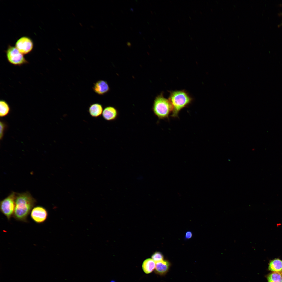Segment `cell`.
<instances>
[{
	"label": "cell",
	"instance_id": "obj_5",
	"mask_svg": "<svg viewBox=\"0 0 282 282\" xmlns=\"http://www.w3.org/2000/svg\"><path fill=\"white\" fill-rule=\"evenodd\" d=\"M5 53L8 61L13 65L20 66L28 63L25 58L24 55L20 52L15 47L9 45Z\"/></svg>",
	"mask_w": 282,
	"mask_h": 282
},
{
	"label": "cell",
	"instance_id": "obj_16",
	"mask_svg": "<svg viewBox=\"0 0 282 282\" xmlns=\"http://www.w3.org/2000/svg\"><path fill=\"white\" fill-rule=\"evenodd\" d=\"M0 127V139L1 140H2L7 128L8 125L5 121L2 120H1Z\"/></svg>",
	"mask_w": 282,
	"mask_h": 282
},
{
	"label": "cell",
	"instance_id": "obj_3",
	"mask_svg": "<svg viewBox=\"0 0 282 282\" xmlns=\"http://www.w3.org/2000/svg\"><path fill=\"white\" fill-rule=\"evenodd\" d=\"M152 110L159 119H168L169 115L172 113L173 108L168 99L165 98L163 92H161L155 98Z\"/></svg>",
	"mask_w": 282,
	"mask_h": 282
},
{
	"label": "cell",
	"instance_id": "obj_7",
	"mask_svg": "<svg viewBox=\"0 0 282 282\" xmlns=\"http://www.w3.org/2000/svg\"><path fill=\"white\" fill-rule=\"evenodd\" d=\"M15 45L19 51L24 55L31 52L34 46L32 40L26 36H23L20 38L16 42Z\"/></svg>",
	"mask_w": 282,
	"mask_h": 282
},
{
	"label": "cell",
	"instance_id": "obj_2",
	"mask_svg": "<svg viewBox=\"0 0 282 282\" xmlns=\"http://www.w3.org/2000/svg\"><path fill=\"white\" fill-rule=\"evenodd\" d=\"M168 99L173 108L171 116L174 118H178L180 111L189 105L193 100L192 98L184 90L170 92Z\"/></svg>",
	"mask_w": 282,
	"mask_h": 282
},
{
	"label": "cell",
	"instance_id": "obj_18",
	"mask_svg": "<svg viewBox=\"0 0 282 282\" xmlns=\"http://www.w3.org/2000/svg\"><path fill=\"white\" fill-rule=\"evenodd\" d=\"M192 237V233L190 231H188L186 233L185 238L186 239H189L191 238Z\"/></svg>",
	"mask_w": 282,
	"mask_h": 282
},
{
	"label": "cell",
	"instance_id": "obj_17",
	"mask_svg": "<svg viewBox=\"0 0 282 282\" xmlns=\"http://www.w3.org/2000/svg\"><path fill=\"white\" fill-rule=\"evenodd\" d=\"M151 258L155 262L163 260V255L159 252H156L154 253L152 255Z\"/></svg>",
	"mask_w": 282,
	"mask_h": 282
},
{
	"label": "cell",
	"instance_id": "obj_6",
	"mask_svg": "<svg viewBox=\"0 0 282 282\" xmlns=\"http://www.w3.org/2000/svg\"><path fill=\"white\" fill-rule=\"evenodd\" d=\"M30 217L32 220L37 224H41L46 220L48 213L46 209L41 206L34 207L30 213Z\"/></svg>",
	"mask_w": 282,
	"mask_h": 282
},
{
	"label": "cell",
	"instance_id": "obj_9",
	"mask_svg": "<svg viewBox=\"0 0 282 282\" xmlns=\"http://www.w3.org/2000/svg\"><path fill=\"white\" fill-rule=\"evenodd\" d=\"M93 89L96 94L103 95L108 92L110 88L107 82L103 80H99L94 84Z\"/></svg>",
	"mask_w": 282,
	"mask_h": 282
},
{
	"label": "cell",
	"instance_id": "obj_8",
	"mask_svg": "<svg viewBox=\"0 0 282 282\" xmlns=\"http://www.w3.org/2000/svg\"><path fill=\"white\" fill-rule=\"evenodd\" d=\"M119 115V112L115 107L109 106L105 107L103 110L102 116L103 118L108 121L116 120Z\"/></svg>",
	"mask_w": 282,
	"mask_h": 282
},
{
	"label": "cell",
	"instance_id": "obj_4",
	"mask_svg": "<svg viewBox=\"0 0 282 282\" xmlns=\"http://www.w3.org/2000/svg\"><path fill=\"white\" fill-rule=\"evenodd\" d=\"M16 192H12L0 202V210L8 221L13 216L15 208Z\"/></svg>",
	"mask_w": 282,
	"mask_h": 282
},
{
	"label": "cell",
	"instance_id": "obj_11",
	"mask_svg": "<svg viewBox=\"0 0 282 282\" xmlns=\"http://www.w3.org/2000/svg\"><path fill=\"white\" fill-rule=\"evenodd\" d=\"M103 110V106L101 104L96 103L90 105L88 111L91 116L96 118L102 115Z\"/></svg>",
	"mask_w": 282,
	"mask_h": 282
},
{
	"label": "cell",
	"instance_id": "obj_21",
	"mask_svg": "<svg viewBox=\"0 0 282 282\" xmlns=\"http://www.w3.org/2000/svg\"><path fill=\"white\" fill-rule=\"evenodd\" d=\"M281 25H282V23L281 24Z\"/></svg>",
	"mask_w": 282,
	"mask_h": 282
},
{
	"label": "cell",
	"instance_id": "obj_15",
	"mask_svg": "<svg viewBox=\"0 0 282 282\" xmlns=\"http://www.w3.org/2000/svg\"><path fill=\"white\" fill-rule=\"evenodd\" d=\"M268 282H282V272H272L267 276Z\"/></svg>",
	"mask_w": 282,
	"mask_h": 282
},
{
	"label": "cell",
	"instance_id": "obj_14",
	"mask_svg": "<svg viewBox=\"0 0 282 282\" xmlns=\"http://www.w3.org/2000/svg\"><path fill=\"white\" fill-rule=\"evenodd\" d=\"M10 111V108L8 104L4 100L0 101V116L5 117L8 115Z\"/></svg>",
	"mask_w": 282,
	"mask_h": 282
},
{
	"label": "cell",
	"instance_id": "obj_10",
	"mask_svg": "<svg viewBox=\"0 0 282 282\" xmlns=\"http://www.w3.org/2000/svg\"><path fill=\"white\" fill-rule=\"evenodd\" d=\"M155 272L160 275L166 274L168 271L170 266L169 262L166 260H163L155 262Z\"/></svg>",
	"mask_w": 282,
	"mask_h": 282
},
{
	"label": "cell",
	"instance_id": "obj_19",
	"mask_svg": "<svg viewBox=\"0 0 282 282\" xmlns=\"http://www.w3.org/2000/svg\"><path fill=\"white\" fill-rule=\"evenodd\" d=\"M126 43L128 46L130 47L131 46V44L130 42H126Z\"/></svg>",
	"mask_w": 282,
	"mask_h": 282
},
{
	"label": "cell",
	"instance_id": "obj_1",
	"mask_svg": "<svg viewBox=\"0 0 282 282\" xmlns=\"http://www.w3.org/2000/svg\"><path fill=\"white\" fill-rule=\"evenodd\" d=\"M36 203V199L29 192L16 193L13 217L17 221L27 222L28 216Z\"/></svg>",
	"mask_w": 282,
	"mask_h": 282
},
{
	"label": "cell",
	"instance_id": "obj_12",
	"mask_svg": "<svg viewBox=\"0 0 282 282\" xmlns=\"http://www.w3.org/2000/svg\"><path fill=\"white\" fill-rule=\"evenodd\" d=\"M268 269L272 272H282V260L279 258L271 260Z\"/></svg>",
	"mask_w": 282,
	"mask_h": 282
},
{
	"label": "cell",
	"instance_id": "obj_20",
	"mask_svg": "<svg viewBox=\"0 0 282 282\" xmlns=\"http://www.w3.org/2000/svg\"><path fill=\"white\" fill-rule=\"evenodd\" d=\"M110 282H116L115 280H111L110 281Z\"/></svg>",
	"mask_w": 282,
	"mask_h": 282
},
{
	"label": "cell",
	"instance_id": "obj_13",
	"mask_svg": "<svg viewBox=\"0 0 282 282\" xmlns=\"http://www.w3.org/2000/svg\"><path fill=\"white\" fill-rule=\"evenodd\" d=\"M155 265V262L152 259H147L143 262L142 265V269L145 273L149 274L154 270Z\"/></svg>",
	"mask_w": 282,
	"mask_h": 282
}]
</instances>
